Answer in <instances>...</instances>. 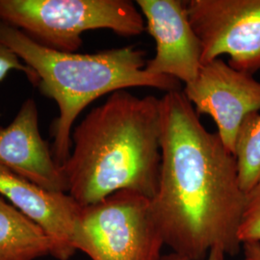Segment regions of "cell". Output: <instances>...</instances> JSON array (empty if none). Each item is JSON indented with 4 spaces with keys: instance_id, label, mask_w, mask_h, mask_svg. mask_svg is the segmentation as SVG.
<instances>
[{
    "instance_id": "52a82bcc",
    "label": "cell",
    "mask_w": 260,
    "mask_h": 260,
    "mask_svg": "<svg viewBox=\"0 0 260 260\" xmlns=\"http://www.w3.org/2000/svg\"><path fill=\"white\" fill-rule=\"evenodd\" d=\"M198 115L210 116L223 146L234 155L243 119L260 111V82L218 58L203 65L195 80L182 91Z\"/></svg>"
},
{
    "instance_id": "7a4b0ae2",
    "label": "cell",
    "mask_w": 260,
    "mask_h": 260,
    "mask_svg": "<svg viewBox=\"0 0 260 260\" xmlns=\"http://www.w3.org/2000/svg\"><path fill=\"white\" fill-rule=\"evenodd\" d=\"M160 137V99L111 93L73 130L62 166L68 194L82 207L121 190L151 200L159 182Z\"/></svg>"
},
{
    "instance_id": "8992f818",
    "label": "cell",
    "mask_w": 260,
    "mask_h": 260,
    "mask_svg": "<svg viewBox=\"0 0 260 260\" xmlns=\"http://www.w3.org/2000/svg\"><path fill=\"white\" fill-rule=\"evenodd\" d=\"M191 25L201 41L202 63L230 56L229 65L246 74L260 70V0H189Z\"/></svg>"
},
{
    "instance_id": "4fadbf2b",
    "label": "cell",
    "mask_w": 260,
    "mask_h": 260,
    "mask_svg": "<svg viewBox=\"0 0 260 260\" xmlns=\"http://www.w3.org/2000/svg\"><path fill=\"white\" fill-rule=\"evenodd\" d=\"M238 236L242 245L260 242V182L246 195Z\"/></svg>"
},
{
    "instance_id": "277c9868",
    "label": "cell",
    "mask_w": 260,
    "mask_h": 260,
    "mask_svg": "<svg viewBox=\"0 0 260 260\" xmlns=\"http://www.w3.org/2000/svg\"><path fill=\"white\" fill-rule=\"evenodd\" d=\"M0 19L63 52H76L85 31L109 29L133 37L146 30L142 13L127 0H0Z\"/></svg>"
},
{
    "instance_id": "3957f363",
    "label": "cell",
    "mask_w": 260,
    "mask_h": 260,
    "mask_svg": "<svg viewBox=\"0 0 260 260\" xmlns=\"http://www.w3.org/2000/svg\"><path fill=\"white\" fill-rule=\"evenodd\" d=\"M0 43L34 72L35 86L58 106L59 116L51 124V151L60 166L65 164L72 150L75 121L90 103L132 87H151L166 93L180 89V82L173 77L147 73L146 53L135 47L90 54L58 51L38 44L1 19Z\"/></svg>"
},
{
    "instance_id": "ba28073f",
    "label": "cell",
    "mask_w": 260,
    "mask_h": 260,
    "mask_svg": "<svg viewBox=\"0 0 260 260\" xmlns=\"http://www.w3.org/2000/svg\"><path fill=\"white\" fill-rule=\"evenodd\" d=\"M146 30L155 42V55L146 62L150 75H166L191 83L203 63L201 41L180 0H137Z\"/></svg>"
},
{
    "instance_id": "2e32d148",
    "label": "cell",
    "mask_w": 260,
    "mask_h": 260,
    "mask_svg": "<svg viewBox=\"0 0 260 260\" xmlns=\"http://www.w3.org/2000/svg\"><path fill=\"white\" fill-rule=\"evenodd\" d=\"M160 260H191L189 259V258H186V257H183V256H181V255H179V254H177V253H175V252H172V253H170V254H168V255H165V256H162ZM205 260H225V253L223 252L222 250H220V249H213V250H211V251L209 252V254H208V256H207V258Z\"/></svg>"
},
{
    "instance_id": "5bb4252c",
    "label": "cell",
    "mask_w": 260,
    "mask_h": 260,
    "mask_svg": "<svg viewBox=\"0 0 260 260\" xmlns=\"http://www.w3.org/2000/svg\"><path fill=\"white\" fill-rule=\"evenodd\" d=\"M11 71H19L24 73L28 80L36 85V75L25 65L11 48L0 43V82L8 75Z\"/></svg>"
},
{
    "instance_id": "9a60e30c",
    "label": "cell",
    "mask_w": 260,
    "mask_h": 260,
    "mask_svg": "<svg viewBox=\"0 0 260 260\" xmlns=\"http://www.w3.org/2000/svg\"><path fill=\"white\" fill-rule=\"evenodd\" d=\"M243 246V259L260 260V242L245 243Z\"/></svg>"
},
{
    "instance_id": "5b68a950",
    "label": "cell",
    "mask_w": 260,
    "mask_h": 260,
    "mask_svg": "<svg viewBox=\"0 0 260 260\" xmlns=\"http://www.w3.org/2000/svg\"><path fill=\"white\" fill-rule=\"evenodd\" d=\"M165 246L150 200L121 190L82 207L75 248L92 260H160Z\"/></svg>"
},
{
    "instance_id": "30bf717a",
    "label": "cell",
    "mask_w": 260,
    "mask_h": 260,
    "mask_svg": "<svg viewBox=\"0 0 260 260\" xmlns=\"http://www.w3.org/2000/svg\"><path fill=\"white\" fill-rule=\"evenodd\" d=\"M0 166L47 190L68 193L63 168L41 135L33 99L21 104L11 123L0 126Z\"/></svg>"
},
{
    "instance_id": "9c48e42d",
    "label": "cell",
    "mask_w": 260,
    "mask_h": 260,
    "mask_svg": "<svg viewBox=\"0 0 260 260\" xmlns=\"http://www.w3.org/2000/svg\"><path fill=\"white\" fill-rule=\"evenodd\" d=\"M0 196L38 224L49 237L51 256L69 260L76 252L75 235L82 206L68 193L54 192L0 166Z\"/></svg>"
},
{
    "instance_id": "8fae6325",
    "label": "cell",
    "mask_w": 260,
    "mask_h": 260,
    "mask_svg": "<svg viewBox=\"0 0 260 260\" xmlns=\"http://www.w3.org/2000/svg\"><path fill=\"white\" fill-rule=\"evenodd\" d=\"M51 249L47 233L0 196V260H36Z\"/></svg>"
},
{
    "instance_id": "6da1fadb",
    "label": "cell",
    "mask_w": 260,
    "mask_h": 260,
    "mask_svg": "<svg viewBox=\"0 0 260 260\" xmlns=\"http://www.w3.org/2000/svg\"><path fill=\"white\" fill-rule=\"evenodd\" d=\"M160 115L161 164L150 209L165 246L191 260H205L216 248L237 254L246 194L236 159L182 91L160 99Z\"/></svg>"
},
{
    "instance_id": "7c38bea8",
    "label": "cell",
    "mask_w": 260,
    "mask_h": 260,
    "mask_svg": "<svg viewBox=\"0 0 260 260\" xmlns=\"http://www.w3.org/2000/svg\"><path fill=\"white\" fill-rule=\"evenodd\" d=\"M234 157L240 187L247 195L260 182L259 112H251L243 119L236 135Z\"/></svg>"
}]
</instances>
